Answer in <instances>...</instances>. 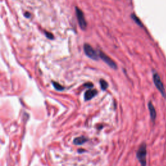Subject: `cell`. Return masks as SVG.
Segmentation results:
<instances>
[{
  "mask_svg": "<svg viewBox=\"0 0 166 166\" xmlns=\"http://www.w3.org/2000/svg\"><path fill=\"white\" fill-rule=\"evenodd\" d=\"M45 34H46V37L48 38V39H53V35L51 34V33H48V32H46V33H45Z\"/></svg>",
  "mask_w": 166,
  "mask_h": 166,
  "instance_id": "obj_12",
  "label": "cell"
},
{
  "mask_svg": "<svg viewBox=\"0 0 166 166\" xmlns=\"http://www.w3.org/2000/svg\"><path fill=\"white\" fill-rule=\"evenodd\" d=\"M100 84H101V89L103 90H106V88H107L108 86L107 82H106V80H103V79H101Z\"/></svg>",
  "mask_w": 166,
  "mask_h": 166,
  "instance_id": "obj_10",
  "label": "cell"
},
{
  "mask_svg": "<svg viewBox=\"0 0 166 166\" xmlns=\"http://www.w3.org/2000/svg\"><path fill=\"white\" fill-rule=\"evenodd\" d=\"M76 15H77L78 22L82 29H85L86 28L87 23L85 20L84 14L79 8L76 7Z\"/></svg>",
  "mask_w": 166,
  "mask_h": 166,
  "instance_id": "obj_4",
  "label": "cell"
},
{
  "mask_svg": "<svg viewBox=\"0 0 166 166\" xmlns=\"http://www.w3.org/2000/svg\"><path fill=\"white\" fill-rule=\"evenodd\" d=\"M132 19H133V20L135 21V22H136L137 23V24H138L139 25L142 26V24H141V22H140V20H139V19L137 18V16H136V15H132Z\"/></svg>",
  "mask_w": 166,
  "mask_h": 166,
  "instance_id": "obj_11",
  "label": "cell"
},
{
  "mask_svg": "<svg viewBox=\"0 0 166 166\" xmlns=\"http://www.w3.org/2000/svg\"><path fill=\"white\" fill-rule=\"evenodd\" d=\"M52 84H53L54 88L56 90L62 91V90H64V88L62 86H61V85L58 82L53 81L52 82Z\"/></svg>",
  "mask_w": 166,
  "mask_h": 166,
  "instance_id": "obj_9",
  "label": "cell"
},
{
  "mask_svg": "<svg viewBox=\"0 0 166 166\" xmlns=\"http://www.w3.org/2000/svg\"><path fill=\"white\" fill-rule=\"evenodd\" d=\"M88 141V139L86 137H85L84 136H80L78 137H76L73 140V143L75 145H82Z\"/></svg>",
  "mask_w": 166,
  "mask_h": 166,
  "instance_id": "obj_8",
  "label": "cell"
},
{
  "mask_svg": "<svg viewBox=\"0 0 166 166\" xmlns=\"http://www.w3.org/2000/svg\"><path fill=\"white\" fill-rule=\"evenodd\" d=\"M84 51L85 54H86L87 56L93 60H97L99 58V55L97 53V52L94 50L90 45L86 44L84 46Z\"/></svg>",
  "mask_w": 166,
  "mask_h": 166,
  "instance_id": "obj_3",
  "label": "cell"
},
{
  "mask_svg": "<svg viewBox=\"0 0 166 166\" xmlns=\"http://www.w3.org/2000/svg\"><path fill=\"white\" fill-rule=\"evenodd\" d=\"M97 94H98V91L96 90H88L84 93V99L86 101L90 100Z\"/></svg>",
  "mask_w": 166,
  "mask_h": 166,
  "instance_id": "obj_7",
  "label": "cell"
},
{
  "mask_svg": "<svg viewBox=\"0 0 166 166\" xmlns=\"http://www.w3.org/2000/svg\"><path fill=\"white\" fill-rule=\"evenodd\" d=\"M136 157L141 166L147 165V145L143 143L138 149L136 153Z\"/></svg>",
  "mask_w": 166,
  "mask_h": 166,
  "instance_id": "obj_1",
  "label": "cell"
},
{
  "mask_svg": "<svg viewBox=\"0 0 166 166\" xmlns=\"http://www.w3.org/2000/svg\"><path fill=\"white\" fill-rule=\"evenodd\" d=\"M148 108L149 110V113H150L151 120H152V122H155V121L156 118V112L155 106H154L151 101H149L148 103Z\"/></svg>",
  "mask_w": 166,
  "mask_h": 166,
  "instance_id": "obj_6",
  "label": "cell"
},
{
  "mask_svg": "<svg viewBox=\"0 0 166 166\" xmlns=\"http://www.w3.org/2000/svg\"><path fill=\"white\" fill-rule=\"evenodd\" d=\"M99 57H100L102 60L105 62L106 64L110 66L111 68L114 69V70H116V69H117V64H116L115 62L110 57H109L108 56L106 55L105 53H103V52H102V51L99 52Z\"/></svg>",
  "mask_w": 166,
  "mask_h": 166,
  "instance_id": "obj_5",
  "label": "cell"
},
{
  "mask_svg": "<svg viewBox=\"0 0 166 166\" xmlns=\"http://www.w3.org/2000/svg\"><path fill=\"white\" fill-rule=\"evenodd\" d=\"M153 78L154 84H155L156 88L158 90V91L160 92V94H162L163 98H166L165 89L164 86H163L162 80L160 79V75H159L156 72H154Z\"/></svg>",
  "mask_w": 166,
  "mask_h": 166,
  "instance_id": "obj_2",
  "label": "cell"
}]
</instances>
